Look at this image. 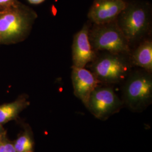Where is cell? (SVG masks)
<instances>
[{
    "label": "cell",
    "instance_id": "cell-1",
    "mask_svg": "<svg viewBox=\"0 0 152 152\" xmlns=\"http://www.w3.org/2000/svg\"><path fill=\"white\" fill-rule=\"evenodd\" d=\"M116 22L132 49L150 36L151 7L146 2L136 0L127 1L126 7L117 17Z\"/></svg>",
    "mask_w": 152,
    "mask_h": 152
},
{
    "label": "cell",
    "instance_id": "cell-2",
    "mask_svg": "<svg viewBox=\"0 0 152 152\" xmlns=\"http://www.w3.org/2000/svg\"><path fill=\"white\" fill-rule=\"evenodd\" d=\"M37 14L31 8L16 1L0 12V44L19 43L27 38Z\"/></svg>",
    "mask_w": 152,
    "mask_h": 152
},
{
    "label": "cell",
    "instance_id": "cell-3",
    "mask_svg": "<svg viewBox=\"0 0 152 152\" xmlns=\"http://www.w3.org/2000/svg\"><path fill=\"white\" fill-rule=\"evenodd\" d=\"M87 65L99 81L105 85L122 82L133 66L130 54L108 51L97 53L95 59Z\"/></svg>",
    "mask_w": 152,
    "mask_h": 152
},
{
    "label": "cell",
    "instance_id": "cell-4",
    "mask_svg": "<svg viewBox=\"0 0 152 152\" xmlns=\"http://www.w3.org/2000/svg\"><path fill=\"white\" fill-rule=\"evenodd\" d=\"M122 100L131 111L141 112L152 102V73L142 69L132 71L124 81Z\"/></svg>",
    "mask_w": 152,
    "mask_h": 152
},
{
    "label": "cell",
    "instance_id": "cell-5",
    "mask_svg": "<svg viewBox=\"0 0 152 152\" xmlns=\"http://www.w3.org/2000/svg\"><path fill=\"white\" fill-rule=\"evenodd\" d=\"M88 38L92 49L96 53L108 51L130 54V44L118 26L116 20L90 27Z\"/></svg>",
    "mask_w": 152,
    "mask_h": 152
},
{
    "label": "cell",
    "instance_id": "cell-6",
    "mask_svg": "<svg viewBox=\"0 0 152 152\" xmlns=\"http://www.w3.org/2000/svg\"><path fill=\"white\" fill-rule=\"evenodd\" d=\"M124 106L113 88L109 85L100 84L91 92L86 108L96 118L105 121L118 113Z\"/></svg>",
    "mask_w": 152,
    "mask_h": 152
},
{
    "label": "cell",
    "instance_id": "cell-7",
    "mask_svg": "<svg viewBox=\"0 0 152 152\" xmlns=\"http://www.w3.org/2000/svg\"><path fill=\"white\" fill-rule=\"evenodd\" d=\"M90 25V23L85 24L81 29L76 33L73 37L72 46L73 62L72 66L85 68L96 56L97 53L92 49L88 38Z\"/></svg>",
    "mask_w": 152,
    "mask_h": 152
},
{
    "label": "cell",
    "instance_id": "cell-8",
    "mask_svg": "<svg viewBox=\"0 0 152 152\" xmlns=\"http://www.w3.org/2000/svg\"><path fill=\"white\" fill-rule=\"evenodd\" d=\"M126 0H94L87 17L95 24H101L115 21L124 10Z\"/></svg>",
    "mask_w": 152,
    "mask_h": 152
},
{
    "label": "cell",
    "instance_id": "cell-9",
    "mask_svg": "<svg viewBox=\"0 0 152 152\" xmlns=\"http://www.w3.org/2000/svg\"><path fill=\"white\" fill-rule=\"evenodd\" d=\"M72 69L71 79L74 94L86 107L91 92L102 83L91 71L85 68L72 66Z\"/></svg>",
    "mask_w": 152,
    "mask_h": 152
},
{
    "label": "cell",
    "instance_id": "cell-10",
    "mask_svg": "<svg viewBox=\"0 0 152 152\" xmlns=\"http://www.w3.org/2000/svg\"><path fill=\"white\" fill-rule=\"evenodd\" d=\"M130 59L133 66L152 73V39L150 36L143 39L131 51Z\"/></svg>",
    "mask_w": 152,
    "mask_h": 152
},
{
    "label": "cell",
    "instance_id": "cell-11",
    "mask_svg": "<svg viewBox=\"0 0 152 152\" xmlns=\"http://www.w3.org/2000/svg\"><path fill=\"white\" fill-rule=\"evenodd\" d=\"M29 105L27 95H22L11 103L0 105V124L16 120L19 113Z\"/></svg>",
    "mask_w": 152,
    "mask_h": 152
},
{
    "label": "cell",
    "instance_id": "cell-12",
    "mask_svg": "<svg viewBox=\"0 0 152 152\" xmlns=\"http://www.w3.org/2000/svg\"><path fill=\"white\" fill-rule=\"evenodd\" d=\"M16 152H34V142L31 129L27 126L13 142Z\"/></svg>",
    "mask_w": 152,
    "mask_h": 152
},
{
    "label": "cell",
    "instance_id": "cell-13",
    "mask_svg": "<svg viewBox=\"0 0 152 152\" xmlns=\"http://www.w3.org/2000/svg\"><path fill=\"white\" fill-rule=\"evenodd\" d=\"M0 152H16L13 142L9 140L7 136L0 140Z\"/></svg>",
    "mask_w": 152,
    "mask_h": 152
},
{
    "label": "cell",
    "instance_id": "cell-14",
    "mask_svg": "<svg viewBox=\"0 0 152 152\" xmlns=\"http://www.w3.org/2000/svg\"><path fill=\"white\" fill-rule=\"evenodd\" d=\"M17 0H0V12L4 11L13 5Z\"/></svg>",
    "mask_w": 152,
    "mask_h": 152
},
{
    "label": "cell",
    "instance_id": "cell-15",
    "mask_svg": "<svg viewBox=\"0 0 152 152\" xmlns=\"http://www.w3.org/2000/svg\"><path fill=\"white\" fill-rule=\"evenodd\" d=\"M6 136V132L2 125L0 124V140Z\"/></svg>",
    "mask_w": 152,
    "mask_h": 152
},
{
    "label": "cell",
    "instance_id": "cell-16",
    "mask_svg": "<svg viewBox=\"0 0 152 152\" xmlns=\"http://www.w3.org/2000/svg\"><path fill=\"white\" fill-rule=\"evenodd\" d=\"M45 0H28V1L31 4H33V5H38V4H40L42 2H44Z\"/></svg>",
    "mask_w": 152,
    "mask_h": 152
}]
</instances>
